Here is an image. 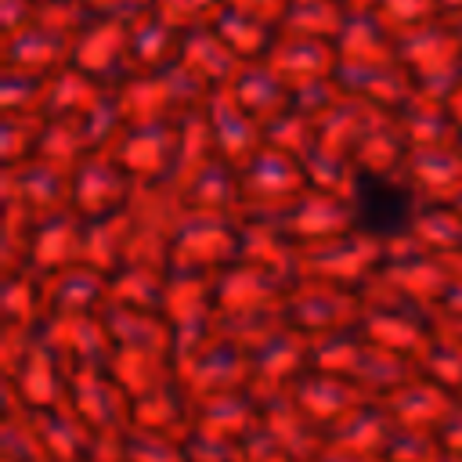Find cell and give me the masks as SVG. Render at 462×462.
I'll use <instances>...</instances> for the list:
<instances>
[{
	"instance_id": "21",
	"label": "cell",
	"mask_w": 462,
	"mask_h": 462,
	"mask_svg": "<svg viewBox=\"0 0 462 462\" xmlns=\"http://www.w3.org/2000/svg\"><path fill=\"white\" fill-rule=\"evenodd\" d=\"M180 137L166 126H144L119 148V162L134 180H159L173 173Z\"/></svg>"
},
{
	"instance_id": "9",
	"label": "cell",
	"mask_w": 462,
	"mask_h": 462,
	"mask_svg": "<svg viewBox=\"0 0 462 462\" xmlns=\"http://www.w3.org/2000/svg\"><path fill=\"white\" fill-rule=\"evenodd\" d=\"M289 397L328 433L346 411H354L357 404H365L372 393L368 390H361L354 379H346V375H336V372H325V368H307V372H300L296 379H292V386H289Z\"/></svg>"
},
{
	"instance_id": "29",
	"label": "cell",
	"mask_w": 462,
	"mask_h": 462,
	"mask_svg": "<svg viewBox=\"0 0 462 462\" xmlns=\"http://www.w3.org/2000/svg\"><path fill=\"white\" fill-rule=\"evenodd\" d=\"M123 458L126 462H188V451L180 437L130 426L123 433Z\"/></svg>"
},
{
	"instance_id": "14",
	"label": "cell",
	"mask_w": 462,
	"mask_h": 462,
	"mask_svg": "<svg viewBox=\"0 0 462 462\" xmlns=\"http://www.w3.org/2000/svg\"><path fill=\"white\" fill-rule=\"evenodd\" d=\"M260 419H263V426L278 437V444L289 451L292 462H318L321 448L328 444V433H325L289 393H282V397L260 404Z\"/></svg>"
},
{
	"instance_id": "30",
	"label": "cell",
	"mask_w": 462,
	"mask_h": 462,
	"mask_svg": "<svg viewBox=\"0 0 462 462\" xmlns=\"http://www.w3.org/2000/svg\"><path fill=\"white\" fill-rule=\"evenodd\" d=\"M448 448L440 440V433L433 430H397L390 448H386V462H444Z\"/></svg>"
},
{
	"instance_id": "27",
	"label": "cell",
	"mask_w": 462,
	"mask_h": 462,
	"mask_svg": "<svg viewBox=\"0 0 462 462\" xmlns=\"http://www.w3.org/2000/svg\"><path fill=\"white\" fill-rule=\"evenodd\" d=\"M415 368H419L422 375L437 379L440 386L462 393V339L433 325V336H430V343L419 350Z\"/></svg>"
},
{
	"instance_id": "15",
	"label": "cell",
	"mask_w": 462,
	"mask_h": 462,
	"mask_svg": "<svg viewBox=\"0 0 462 462\" xmlns=\"http://www.w3.org/2000/svg\"><path fill=\"white\" fill-rule=\"evenodd\" d=\"M76 260H83V217L76 209H65L58 217L36 220L29 242V267L36 274H47Z\"/></svg>"
},
{
	"instance_id": "13",
	"label": "cell",
	"mask_w": 462,
	"mask_h": 462,
	"mask_svg": "<svg viewBox=\"0 0 462 462\" xmlns=\"http://www.w3.org/2000/svg\"><path fill=\"white\" fill-rule=\"evenodd\" d=\"M97 314L105 318L108 336H112L116 346H141V350H159V354L173 357V325L162 310L130 307V303H119V300L105 296Z\"/></svg>"
},
{
	"instance_id": "28",
	"label": "cell",
	"mask_w": 462,
	"mask_h": 462,
	"mask_svg": "<svg viewBox=\"0 0 462 462\" xmlns=\"http://www.w3.org/2000/svg\"><path fill=\"white\" fill-rule=\"evenodd\" d=\"M408 227L419 235V242L430 253L462 249V209L455 202H433V209L415 213Z\"/></svg>"
},
{
	"instance_id": "36",
	"label": "cell",
	"mask_w": 462,
	"mask_h": 462,
	"mask_svg": "<svg viewBox=\"0 0 462 462\" xmlns=\"http://www.w3.org/2000/svg\"><path fill=\"white\" fill-rule=\"evenodd\" d=\"M455 116H458V123H462V94L455 97Z\"/></svg>"
},
{
	"instance_id": "35",
	"label": "cell",
	"mask_w": 462,
	"mask_h": 462,
	"mask_svg": "<svg viewBox=\"0 0 462 462\" xmlns=\"http://www.w3.org/2000/svg\"><path fill=\"white\" fill-rule=\"evenodd\" d=\"M440 260H444V267L455 274V278H462V249H448V253H437Z\"/></svg>"
},
{
	"instance_id": "19",
	"label": "cell",
	"mask_w": 462,
	"mask_h": 462,
	"mask_svg": "<svg viewBox=\"0 0 462 462\" xmlns=\"http://www.w3.org/2000/svg\"><path fill=\"white\" fill-rule=\"evenodd\" d=\"M361 332L372 336L375 343L390 346V350L408 354L415 361L419 350L433 336V318L426 310H379V307H365Z\"/></svg>"
},
{
	"instance_id": "24",
	"label": "cell",
	"mask_w": 462,
	"mask_h": 462,
	"mask_svg": "<svg viewBox=\"0 0 462 462\" xmlns=\"http://www.w3.org/2000/svg\"><path fill=\"white\" fill-rule=\"evenodd\" d=\"M209 134H213V144L220 148V155L231 162V166H249V159L263 148L260 144V134L253 126V116L245 112V105L235 97H217V108H213V123H209Z\"/></svg>"
},
{
	"instance_id": "25",
	"label": "cell",
	"mask_w": 462,
	"mask_h": 462,
	"mask_svg": "<svg viewBox=\"0 0 462 462\" xmlns=\"http://www.w3.org/2000/svg\"><path fill=\"white\" fill-rule=\"evenodd\" d=\"M126 245H130V217L126 209L108 213V217H94L83 220V260L105 274H116L126 260Z\"/></svg>"
},
{
	"instance_id": "18",
	"label": "cell",
	"mask_w": 462,
	"mask_h": 462,
	"mask_svg": "<svg viewBox=\"0 0 462 462\" xmlns=\"http://www.w3.org/2000/svg\"><path fill=\"white\" fill-rule=\"evenodd\" d=\"M397 419L386 411V404L379 397H368L365 404H357L354 411H346L332 430H328V440L343 444V448H357V451H368V455H383L386 458V448L397 433Z\"/></svg>"
},
{
	"instance_id": "7",
	"label": "cell",
	"mask_w": 462,
	"mask_h": 462,
	"mask_svg": "<svg viewBox=\"0 0 462 462\" xmlns=\"http://www.w3.org/2000/svg\"><path fill=\"white\" fill-rule=\"evenodd\" d=\"M310 357H314L310 336H303L300 328L289 325L263 346L249 350V386L245 390L253 393L256 404H267V401L289 393L292 379L310 368Z\"/></svg>"
},
{
	"instance_id": "39",
	"label": "cell",
	"mask_w": 462,
	"mask_h": 462,
	"mask_svg": "<svg viewBox=\"0 0 462 462\" xmlns=\"http://www.w3.org/2000/svg\"><path fill=\"white\" fill-rule=\"evenodd\" d=\"M458 397H462V393H458Z\"/></svg>"
},
{
	"instance_id": "6",
	"label": "cell",
	"mask_w": 462,
	"mask_h": 462,
	"mask_svg": "<svg viewBox=\"0 0 462 462\" xmlns=\"http://www.w3.org/2000/svg\"><path fill=\"white\" fill-rule=\"evenodd\" d=\"M76 411L94 433H126L134 426V401L108 365H83L65 375Z\"/></svg>"
},
{
	"instance_id": "20",
	"label": "cell",
	"mask_w": 462,
	"mask_h": 462,
	"mask_svg": "<svg viewBox=\"0 0 462 462\" xmlns=\"http://www.w3.org/2000/svg\"><path fill=\"white\" fill-rule=\"evenodd\" d=\"M260 422V404L253 401L249 390H224L195 401V430L238 440Z\"/></svg>"
},
{
	"instance_id": "32",
	"label": "cell",
	"mask_w": 462,
	"mask_h": 462,
	"mask_svg": "<svg viewBox=\"0 0 462 462\" xmlns=\"http://www.w3.org/2000/svg\"><path fill=\"white\" fill-rule=\"evenodd\" d=\"M184 451H188V462H235L238 440L213 437V433H202L191 426V433L184 437Z\"/></svg>"
},
{
	"instance_id": "37",
	"label": "cell",
	"mask_w": 462,
	"mask_h": 462,
	"mask_svg": "<svg viewBox=\"0 0 462 462\" xmlns=\"http://www.w3.org/2000/svg\"><path fill=\"white\" fill-rule=\"evenodd\" d=\"M47 462H90V458H54V455H51Z\"/></svg>"
},
{
	"instance_id": "3",
	"label": "cell",
	"mask_w": 462,
	"mask_h": 462,
	"mask_svg": "<svg viewBox=\"0 0 462 462\" xmlns=\"http://www.w3.org/2000/svg\"><path fill=\"white\" fill-rule=\"evenodd\" d=\"M173 365H177V383L184 386V393L191 401L249 386V350L220 332H209L202 343H195Z\"/></svg>"
},
{
	"instance_id": "5",
	"label": "cell",
	"mask_w": 462,
	"mask_h": 462,
	"mask_svg": "<svg viewBox=\"0 0 462 462\" xmlns=\"http://www.w3.org/2000/svg\"><path fill=\"white\" fill-rule=\"evenodd\" d=\"M40 339L51 346L58 365L69 372L83 365H108L116 354V343L108 336V325L97 310H69V314H51L40 321Z\"/></svg>"
},
{
	"instance_id": "12",
	"label": "cell",
	"mask_w": 462,
	"mask_h": 462,
	"mask_svg": "<svg viewBox=\"0 0 462 462\" xmlns=\"http://www.w3.org/2000/svg\"><path fill=\"white\" fill-rule=\"evenodd\" d=\"M7 195L22 199L36 220L58 217V213H65L72 206V177H69V166H58V162L36 155L22 170H11L7 173Z\"/></svg>"
},
{
	"instance_id": "26",
	"label": "cell",
	"mask_w": 462,
	"mask_h": 462,
	"mask_svg": "<svg viewBox=\"0 0 462 462\" xmlns=\"http://www.w3.org/2000/svg\"><path fill=\"white\" fill-rule=\"evenodd\" d=\"M166 274H170V267H155V263H123L116 274H108V296L119 300V303H130V307L162 310Z\"/></svg>"
},
{
	"instance_id": "31",
	"label": "cell",
	"mask_w": 462,
	"mask_h": 462,
	"mask_svg": "<svg viewBox=\"0 0 462 462\" xmlns=\"http://www.w3.org/2000/svg\"><path fill=\"white\" fill-rule=\"evenodd\" d=\"M235 462H292L289 458V451L278 444V437L263 426V419L245 433V437H238V455H235Z\"/></svg>"
},
{
	"instance_id": "23",
	"label": "cell",
	"mask_w": 462,
	"mask_h": 462,
	"mask_svg": "<svg viewBox=\"0 0 462 462\" xmlns=\"http://www.w3.org/2000/svg\"><path fill=\"white\" fill-rule=\"evenodd\" d=\"M7 383L18 390V397H22L29 408H47V404H54V401L65 393V386H69L65 368L58 365V357L51 354V346H47L40 336H36V343L29 346V354H25V361L18 365V372L7 375Z\"/></svg>"
},
{
	"instance_id": "1",
	"label": "cell",
	"mask_w": 462,
	"mask_h": 462,
	"mask_svg": "<svg viewBox=\"0 0 462 462\" xmlns=\"http://www.w3.org/2000/svg\"><path fill=\"white\" fill-rule=\"evenodd\" d=\"M285 318L292 328H300L314 343V339L357 328L365 318V300H361V289L296 274L292 285L285 289Z\"/></svg>"
},
{
	"instance_id": "38",
	"label": "cell",
	"mask_w": 462,
	"mask_h": 462,
	"mask_svg": "<svg viewBox=\"0 0 462 462\" xmlns=\"http://www.w3.org/2000/svg\"><path fill=\"white\" fill-rule=\"evenodd\" d=\"M444 462H462V455H458V451H448V458H444Z\"/></svg>"
},
{
	"instance_id": "16",
	"label": "cell",
	"mask_w": 462,
	"mask_h": 462,
	"mask_svg": "<svg viewBox=\"0 0 462 462\" xmlns=\"http://www.w3.org/2000/svg\"><path fill=\"white\" fill-rule=\"evenodd\" d=\"M285 231L296 242H314V238H328V235L350 231V206L336 191L310 188L285 213Z\"/></svg>"
},
{
	"instance_id": "17",
	"label": "cell",
	"mask_w": 462,
	"mask_h": 462,
	"mask_svg": "<svg viewBox=\"0 0 462 462\" xmlns=\"http://www.w3.org/2000/svg\"><path fill=\"white\" fill-rule=\"evenodd\" d=\"M408 177L430 202H455L462 195V155L444 144H415Z\"/></svg>"
},
{
	"instance_id": "11",
	"label": "cell",
	"mask_w": 462,
	"mask_h": 462,
	"mask_svg": "<svg viewBox=\"0 0 462 462\" xmlns=\"http://www.w3.org/2000/svg\"><path fill=\"white\" fill-rule=\"evenodd\" d=\"M386 404V411L397 419V426L404 430H440V422L448 419V411L455 408L458 393L440 386L437 379L415 372L411 379H404L401 386H393L390 393L379 397Z\"/></svg>"
},
{
	"instance_id": "4",
	"label": "cell",
	"mask_w": 462,
	"mask_h": 462,
	"mask_svg": "<svg viewBox=\"0 0 462 462\" xmlns=\"http://www.w3.org/2000/svg\"><path fill=\"white\" fill-rule=\"evenodd\" d=\"M238 260V224L227 213L184 209L170 245V267L184 271H224Z\"/></svg>"
},
{
	"instance_id": "2",
	"label": "cell",
	"mask_w": 462,
	"mask_h": 462,
	"mask_svg": "<svg viewBox=\"0 0 462 462\" xmlns=\"http://www.w3.org/2000/svg\"><path fill=\"white\" fill-rule=\"evenodd\" d=\"M383 263H386L383 238L350 227V231H339V235H328V238L300 242L296 274H310V278H325V282L361 289V282Z\"/></svg>"
},
{
	"instance_id": "8",
	"label": "cell",
	"mask_w": 462,
	"mask_h": 462,
	"mask_svg": "<svg viewBox=\"0 0 462 462\" xmlns=\"http://www.w3.org/2000/svg\"><path fill=\"white\" fill-rule=\"evenodd\" d=\"M134 191V177L123 170L119 159H108L105 152L76 162L72 170V209L83 220L119 213Z\"/></svg>"
},
{
	"instance_id": "10",
	"label": "cell",
	"mask_w": 462,
	"mask_h": 462,
	"mask_svg": "<svg viewBox=\"0 0 462 462\" xmlns=\"http://www.w3.org/2000/svg\"><path fill=\"white\" fill-rule=\"evenodd\" d=\"M105 296H108V274L90 267L87 260H76V263H65L58 271L40 274V310H43V318L69 314V310H97L105 303Z\"/></svg>"
},
{
	"instance_id": "22",
	"label": "cell",
	"mask_w": 462,
	"mask_h": 462,
	"mask_svg": "<svg viewBox=\"0 0 462 462\" xmlns=\"http://www.w3.org/2000/svg\"><path fill=\"white\" fill-rule=\"evenodd\" d=\"M112 375L119 379V386L130 393V401L162 390L170 383H177V365L170 354L159 350H141V346H116L112 361H108Z\"/></svg>"
},
{
	"instance_id": "34",
	"label": "cell",
	"mask_w": 462,
	"mask_h": 462,
	"mask_svg": "<svg viewBox=\"0 0 462 462\" xmlns=\"http://www.w3.org/2000/svg\"><path fill=\"white\" fill-rule=\"evenodd\" d=\"M318 462H386L383 455H368V451H357V448H343L336 440H328L318 455Z\"/></svg>"
},
{
	"instance_id": "33",
	"label": "cell",
	"mask_w": 462,
	"mask_h": 462,
	"mask_svg": "<svg viewBox=\"0 0 462 462\" xmlns=\"http://www.w3.org/2000/svg\"><path fill=\"white\" fill-rule=\"evenodd\" d=\"M437 433H440V440H444L448 451H458V455H462V397L455 401V408L448 411V419L440 422Z\"/></svg>"
}]
</instances>
